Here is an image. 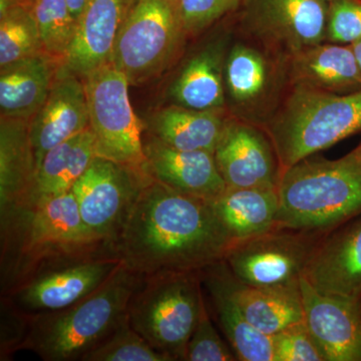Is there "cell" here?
Returning <instances> with one entry per match:
<instances>
[{"mask_svg": "<svg viewBox=\"0 0 361 361\" xmlns=\"http://www.w3.org/2000/svg\"><path fill=\"white\" fill-rule=\"evenodd\" d=\"M232 245L210 201L180 193L149 176L115 251L128 269L146 277L201 272L224 260Z\"/></svg>", "mask_w": 361, "mask_h": 361, "instance_id": "obj_1", "label": "cell"}, {"mask_svg": "<svg viewBox=\"0 0 361 361\" xmlns=\"http://www.w3.org/2000/svg\"><path fill=\"white\" fill-rule=\"evenodd\" d=\"M0 244L1 295L56 266L116 254L85 224L71 191L0 207Z\"/></svg>", "mask_w": 361, "mask_h": 361, "instance_id": "obj_2", "label": "cell"}, {"mask_svg": "<svg viewBox=\"0 0 361 361\" xmlns=\"http://www.w3.org/2000/svg\"><path fill=\"white\" fill-rule=\"evenodd\" d=\"M141 281L123 263L106 283L77 303L52 312L28 313L20 350L32 351L44 361H82L126 319Z\"/></svg>", "mask_w": 361, "mask_h": 361, "instance_id": "obj_3", "label": "cell"}, {"mask_svg": "<svg viewBox=\"0 0 361 361\" xmlns=\"http://www.w3.org/2000/svg\"><path fill=\"white\" fill-rule=\"evenodd\" d=\"M277 192V227L331 233L361 215V166L353 152L307 157L282 171Z\"/></svg>", "mask_w": 361, "mask_h": 361, "instance_id": "obj_4", "label": "cell"}, {"mask_svg": "<svg viewBox=\"0 0 361 361\" xmlns=\"http://www.w3.org/2000/svg\"><path fill=\"white\" fill-rule=\"evenodd\" d=\"M361 132V89L336 94L296 85L268 128L282 170Z\"/></svg>", "mask_w": 361, "mask_h": 361, "instance_id": "obj_5", "label": "cell"}, {"mask_svg": "<svg viewBox=\"0 0 361 361\" xmlns=\"http://www.w3.org/2000/svg\"><path fill=\"white\" fill-rule=\"evenodd\" d=\"M200 272L142 277L130 298V326L172 361L186 360L187 346L205 305Z\"/></svg>", "mask_w": 361, "mask_h": 361, "instance_id": "obj_6", "label": "cell"}, {"mask_svg": "<svg viewBox=\"0 0 361 361\" xmlns=\"http://www.w3.org/2000/svg\"><path fill=\"white\" fill-rule=\"evenodd\" d=\"M184 35L177 7L167 0H135L116 37L110 63L130 85L142 84L168 68Z\"/></svg>", "mask_w": 361, "mask_h": 361, "instance_id": "obj_7", "label": "cell"}, {"mask_svg": "<svg viewBox=\"0 0 361 361\" xmlns=\"http://www.w3.org/2000/svg\"><path fill=\"white\" fill-rule=\"evenodd\" d=\"M82 80L96 155L144 170V128L130 104L128 78L108 63Z\"/></svg>", "mask_w": 361, "mask_h": 361, "instance_id": "obj_8", "label": "cell"}, {"mask_svg": "<svg viewBox=\"0 0 361 361\" xmlns=\"http://www.w3.org/2000/svg\"><path fill=\"white\" fill-rule=\"evenodd\" d=\"M329 233L276 227L233 244L224 262L233 276L260 287H299L318 247Z\"/></svg>", "mask_w": 361, "mask_h": 361, "instance_id": "obj_9", "label": "cell"}, {"mask_svg": "<svg viewBox=\"0 0 361 361\" xmlns=\"http://www.w3.org/2000/svg\"><path fill=\"white\" fill-rule=\"evenodd\" d=\"M149 179L142 169L96 156L71 192L85 224L115 248L116 239Z\"/></svg>", "mask_w": 361, "mask_h": 361, "instance_id": "obj_10", "label": "cell"}, {"mask_svg": "<svg viewBox=\"0 0 361 361\" xmlns=\"http://www.w3.org/2000/svg\"><path fill=\"white\" fill-rule=\"evenodd\" d=\"M122 265L116 254L82 259L40 272L1 296L30 314L65 310L99 289Z\"/></svg>", "mask_w": 361, "mask_h": 361, "instance_id": "obj_11", "label": "cell"}, {"mask_svg": "<svg viewBox=\"0 0 361 361\" xmlns=\"http://www.w3.org/2000/svg\"><path fill=\"white\" fill-rule=\"evenodd\" d=\"M303 322L324 361H361V296L317 290L301 278Z\"/></svg>", "mask_w": 361, "mask_h": 361, "instance_id": "obj_12", "label": "cell"}, {"mask_svg": "<svg viewBox=\"0 0 361 361\" xmlns=\"http://www.w3.org/2000/svg\"><path fill=\"white\" fill-rule=\"evenodd\" d=\"M214 157L227 187L277 188L283 171L271 140L238 121L226 120Z\"/></svg>", "mask_w": 361, "mask_h": 361, "instance_id": "obj_13", "label": "cell"}, {"mask_svg": "<svg viewBox=\"0 0 361 361\" xmlns=\"http://www.w3.org/2000/svg\"><path fill=\"white\" fill-rule=\"evenodd\" d=\"M144 151L145 172L180 193L212 201L227 188L211 152L175 149L151 135Z\"/></svg>", "mask_w": 361, "mask_h": 361, "instance_id": "obj_14", "label": "cell"}, {"mask_svg": "<svg viewBox=\"0 0 361 361\" xmlns=\"http://www.w3.org/2000/svg\"><path fill=\"white\" fill-rule=\"evenodd\" d=\"M135 0H90L59 73L85 78L111 63L116 37Z\"/></svg>", "mask_w": 361, "mask_h": 361, "instance_id": "obj_15", "label": "cell"}, {"mask_svg": "<svg viewBox=\"0 0 361 361\" xmlns=\"http://www.w3.org/2000/svg\"><path fill=\"white\" fill-rule=\"evenodd\" d=\"M89 128L84 80L58 73L49 97L28 122L37 171L49 149Z\"/></svg>", "mask_w": 361, "mask_h": 361, "instance_id": "obj_16", "label": "cell"}, {"mask_svg": "<svg viewBox=\"0 0 361 361\" xmlns=\"http://www.w3.org/2000/svg\"><path fill=\"white\" fill-rule=\"evenodd\" d=\"M249 16L258 32L294 54L326 37L327 11L322 0H250Z\"/></svg>", "mask_w": 361, "mask_h": 361, "instance_id": "obj_17", "label": "cell"}, {"mask_svg": "<svg viewBox=\"0 0 361 361\" xmlns=\"http://www.w3.org/2000/svg\"><path fill=\"white\" fill-rule=\"evenodd\" d=\"M304 277L324 293L361 296V215L325 237Z\"/></svg>", "mask_w": 361, "mask_h": 361, "instance_id": "obj_18", "label": "cell"}, {"mask_svg": "<svg viewBox=\"0 0 361 361\" xmlns=\"http://www.w3.org/2000/svg\"><path fill=\"white\" fill-rule=\"evenodd\" d=\"M226 288L250 324L266 336H273L303 320L299 287H260L236 279L224 260L218 262Z\"/></svg>", "mask_w": 361, "mask_h": 361, "instance_id": "obj_19", "label": "cell"}, {"mask_svg": "<svg viewBox=\"0 0 361 361\" xmlns=\"http://www.w3.org/2000/svg\"><path fill=\"white\" fill-rule=\"evenodd\" d=\"M59 63L44 51L0 68L2 118L30 122L49 97Z\"/></svg>", "mask_w": 361, "mask_h": 361, "instance_id": "obj_20", "label": "cell"}, {"mask_svg": "<svg viewBox=\"0 0 361 361\" xmlns=\"http://www.w3.org/2000/svg\"><path fill=\"white\" fill-rule=\"evenodd\" d=\"M210 202L233 244L254 238L277 227V188L227 187Z\"/></svg>", "mask_w": 361, "mask_h": 361, "instance_id": "obj_21", "label": "cell"}, {"mask_svg": "<svg viewBox=\"0 0 361 361\" xmlns=\"http://www.w3.org/2000/svg\"><path fill=\"white\" fill-rule=\"evenodd\" d=\"M292 77L296 85L327 92L361 89V71L351 45L318 44L294 54Z\"/></svg>", "mask_w": 361, "mask_h": 361, "instance_id": "obj_22", "label": "cell"}, {"mask_svg": "<svg viewBox=\"0 0 361 361\" xmlns=\"http://www.w3.org/2000/svg\"><path fill=\"white\" fill-rule=\"evenodd\" d=\"M216 264L201 271V282L208 291L220 327L237 360L274 361L272 336L259 331L246 319L226 288Z\"/></svg>", "mask_w": 361, "mask_h": 361, "instance_id": "obj_23", "label": "cell"}, {"mask_svg": "<svg viewBox=\"0 0 361 361\" xmlns=\"http://www.w3.org/2000/svg\"><path fill=\"white\" fill-rule=\"evenodd\" d=\"M225 122L221 110L197 111L174 104L149 118L148 132L175 149L214 153Z\"/></svg>", "mask_w": 361, "mask_h": 361, "instance_id": "obj_24", "label": "cell"}, {"mask_svg": "<svg viewBox=\"0 0 361 361\" xmlns=\"http://www.w3.org/2000/svg\"><path fill=\"white\" fill-rule=\"evenodd\" d=\"M223 61L222 42L209 44L195 54L171 87L175 103L192 110H221L225 104Z\"/></svg>", "mask_w": 361, "mask_h": 361, "instance_id": "obj_25", "label": "cell"}, {"mask_svg": "<svg viewBox=\"0 0 361 361\" xmlns=\"http://www.w3.org/2000/svg\"><path fill=\"white\" fill-rule=\"evenodd\" d=\"M37 163L28 121L0 118V207L23 200L32 192Z\"/></svg>", "mask_w": 361, "mask_h": 361, "instance_id": "obj_26", "label": "cell"}, {"mask_svg": "<svg viewBox=\"0 0 361 361\" xmlns=\"http://www.w3.org/2000/svg\"><path fill=\"white\" fill-rule=\"evenodd\" d=\"M96 156L90 128L49 149L40 161L32 192L26 198H47L71 191Z\"/></svg>", "mask_w": 361, "mask_h": 361, "instance_id": "obj_27", "label": "cell"}, {"mask_svg": "<svg viewBox=\"0 0 361 361\" xmlns=\"http://www.w3.org/2000/svg\"><path fill=\"white\" fill-rule=\"evenodd\" d=\"M42 51L32 6L18 4L0 13V68Z\"/></svg>", "mask_w": 361, "mask_h": 361, "instance_id": "obj_28", "label": "cell"}, {"mask_svg": "<svg viewBox=\"0 0 361 361\" xmlns=\"http://www.w3.org/2000/svg\"><path fill=\"white\" fill-rule=\"evenodd\" d=\"M225 78L232 99L237 103H248L265 90L267 63L256 49L237 44L226 61Z\"/></svg>", "mask_w": 361, "mask_h": 361, "instance_id": "obj_29", "label": "cell"}, {"mask_svg": "<svg viewBox=\"0 0 361 361\" xmlns=\"http://www.w3.org/2000/svg\"><path fill=\"white\" fill-rule=\"evenodd\" d=\"M32 9L39 27L42 51L61 65L75 39L78 20L65 0H35Z\"/></svg>", "mask_w": 361, "mask_h": 361, "instance_id": "obj_30", "label": "cell"}, {"mask_svg": "<svg viewBox=\"0 0 361 361\" xmlns=\"http://www.w3.org/2000/svg\"><path fill=\"white\" fill-rule=\"evenodd\" d=\"M82 361H172L142 338L126 317L115 331L89 351Z\"/></svg>", "mask_w": 361, "mask_h": 361, "instance_id": "obj_31", "label": "cell"}, {"mask_svg": "<svg viewBox=\"0 0 361 361\" xmlns=\"http://www.w3.org/2000/svg\"><path fill=\"white\" fill-rule=\"evenodd\" d=\"M234 360H238L236 355L221 338L204 305L196 329L188 343L186 361Z\"/></svg>", "mask_w": 361, "mask_h": 361, "instance_id": "obj_32", "label": "cell"}, {"mask_svg": "<svg viewBox=\"0 0 361 361\" xmlns=\"http://www.w3.org/2000/svg\"><path fill=\"white\" fill-rule=\"evenodd\" d=\"M274 361H324L303 320L272 336Z\"/></svg>", "mask_w": 361, "mask_h": 361, "instance_id": "obj_33", "label": "cell"}, {"mask_svg": "<svg viewBox=\"0 0 361 361\" xmlns=\"http://www.w3.org/2000/svg\"><path fill=\"white\" fill-rule=\"evenodd\" d=\"M326 37L351 45L361 39V0H334L327 11Z\"/></svg>", "mask_w": 361, "mask_h": 361, "instance_id": "obj_34", "label": "cell"}, {"mask_svg": "<svg viewBox=\"0 0 361 361\" xmlns=\"http://www.w3.org/2000/svg\"><path fill=\"white\" fill-rule=\"evenodd\" d=\"M242 0H178L180 23L188 35L203 32L239 6Z\"/></svg>", "mask_w": 361, "mask_h": 361, "instance_id": "obj_35", "label": "cell"}, {"mask_svg": "<svg viewBox=\"0 0 361 361\" xmlns=\"http://www.w3.org/2000/svg\"><path fill=\"white\" fill-rule=\"evenodd\" d=\"M0 360H11L27 336L30 314L21 310L6 296H1Z\"/></svg>", "mask_w": 361, "mask_h": 361, "instance_id": "obj_36", "label": "cell"}, {"mask_svg": "<svg viewBox=\"0 0 361 361\" xmlns=\"http://www.w3.org/2000/svg\"><path fill=\"white\" fill-rule=\"evenodd\" d=\"M65 1L73 18L78 20L90 0H65Z\"/></svg>", "mask_w": 361, "mask_h": 361, "instance_id": "obj_37", "label": "cell"}, {"mask_svg": "<svg viewBox=\"0 0 361 361\" xmlns=\"http://www.w3.org/2000/svg\"><path fill=\"white\" fill-rule=\"evenodd\" d=\"M351 47H353V51L355 52V59L361 71V39L351 44Z\"/></svg>", "mask_w": 361, "mask_h": 361, "instance_id": "obj_38", "label": "cell"}, {"mask_svg": "<svg viewBox=\"0 0 361 361\" xmlns=\"http://www.w3.org/2000/svg\"><path fill=\"white\" fill-rule=\"evenodd\" d=\"M353 155H355L356 160H357L358 163L361 166V144L357 148L353 149Z\"/></svg>", "mask_w": 361, "mask_h": 361, "instance_id": "obj_39", "label": "cell"}, {"mask_svg": "<svg viewBox=\"0 0 361 361\" xmlns=\"http://www.w3.org/2000/svg\"><path fill=\"white\" fill-rule=\"evenodd\" d=\"M20 1L23 2V4H28V6H32L35 0H20Z\"/></svg>", "mask_w": 361, "mask_h": 361, "instance_id": "obj_40", "label": "cell"}, {"mask_svg": "<svg viewBox=\"0 0 361 361\" xmlns=\"http://www.w3.org/2000/svg\"><path fill=\"white\" fill-rule=\"evenodd\" d=\"M168 2H170L171 4L177 7L178 6V0H167Z\"/></svg>", "mask_w": 361, "mask_h": 361, "instance_id": "obj_41", "label": "cell"}, {"mask_svg": "<svg viewBox=\"0 0 361 361\" xmlns=\"http://www.w3.org/2000/svg\"><path fill=\"white\" fill-rule=\"evenodd\" d=\"M322 1L324 2V4L325 2H329V4H330V2L334 1V0H322Z\"/></svg>", "mask_w": 361, "mask_h": 361, "instance_id": "obj_42", "label": "cell"}]
</instances>
